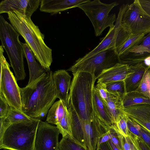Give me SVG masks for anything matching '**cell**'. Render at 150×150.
Masks as SVG:
<instances>
[{"mask_svg":"<svg viewBox=\"0 0 150 150\" xmlns=\"http://www.w3.org/2000/svg\"><path fill=\"white\" fill-rule=\"evenodd\" d=\"M108 93L116 96H124L126 93L124 81H118L105 84Z\"/></svg>","mask_w":150,"mask_h":150,"instance_id":"83f0119b","label":"cell"},{"mask_svg":"<svg viewBox=\"0 0 150 150\" xmlns=\"http://www.w3.org/2000/svg\"><path fill=\"white\" fill-rule=\"evenodd\" d=\"M41 0H4L0 3V14L14 11L31 17L37 9Z\"/></svg>","mask_w":150,"mask_h":150,"instance_id":"5bb4252c","label":"cell"},{"mask_svg":"<svg viewBox=\"0 0 150 150\" xmlns=\"http://www.w3.org/2000/svg\"><path fill=\"white\" fill-rule=\"evenodd\" d=\"M122 111L150 133V104H141L123 108Z\"/></svg>","mask_w":150,"mask_h":150,"instance_id":"9a60e30c","label":"cell"},{"mask_svg":"<svg viewBox=\"0 0 150 150\" xmlns=\"http://www.w3.org/2000/svg\"><path fill=\"white\" fill-rule=\"evenodd\" d=\"M41 120L11 125L0 139V149L10 150H35L37 128Z\"/></svg>","mask_w":150,"mask_h":150,"instance_id":"5b68a950","label":"cell"},{"mask_svg":"<svg viewBox=\"0 0 150 150\" xmlns=\"http://www.w3.org/2000/svg\"><path fill=\"white\" fill-rule=\"evenodd\" d=\"M59 133L57 126L40 120L36 133L35 150H58Z\"/></svg>","mask_w":150,"mask_h":150,"instance_id":"8fae6325","label":"cell"},{"mask_svg":"<svg viewBox=\"0 0 150 150\" xmlns=\"http://www.w3.org/2000/svg\"><path fill=\"white\" fill-rule=\"evenodd\" d=\"M52 76L57 98L67 106L71 76L66 70L60 69L53 73Z\"/></svg>","mask_w":150,"mask_h":150,"instance_id":"ac0fdd59","label":"cell"},{"mask_svg":"<svg viewBox=\"0 0 150 150\" xmlns=\"http://www.w3.org/2000/svg\"><path fill=\"white\" fill-rule=\"evenodd\" d=\"M119 4L114 2L110 4L103 3L99 0H88L78 6L84 12L91 22L95 35H100L107 28L113 27L117 19L115 13L110 12Z\"/></svg>","mask_w":150,"mask_h":150,"instance_id":"52a82bcc","label":"cell"},{"mask_svg":"<svg viewBox=\"0 0 150 150\" xmlns=\"http://www.w3.org/2000/svg\"><path fill=\"white\" fill-rule=\"evenodd\" d=\"M144 11L150 16V0H138Z\"/></svg>","mask_w":150,"mask_h":150,"instance_id":"f35d334b","label":"cell"},{"mask_svg":"<svg viewBox=\"0 0 150 150\" xmlns=\"http://www.w3.org/2000/svg\"><path fill=\"white\" fill-rule=\"evenodd\" d=\"M119 137L120 141L121 150H134V146L128 137H124L120 133Z\"/></svg>","mask_w":150,"mask_h":150,"instance_id":"e575fe53","label":"cell"},{"mask_svg":"<svg viewBox=\"0 0 150 150\" xmlns=\"http://www.w3.org/2000/svg\"><path fill=\"white\" fill-rule=\"evenodd\" d=\"M117 131L122 136L128 137L129 131L128 127L127 115L123 112L119 117L115 124Z\"/></svg>","mask_w":150,"mask_h":150,"instance_id":"1f68e13d","label":"cell"},{"mask_svg":"<svg viewBox=\"0 0 150 150\" xmlns=\"http://www.w3.org/2000/svg\"><path fill=\"white\" fill-rule=\"evenodd\" d=\"M58 148L59 150H86L68 135L62 137L59 142Z\"/></svg>","mask_w":150,"mask_h":150,"instance_id":"f546056e","label":"cell"},{"mask_svg":"<svg viewBox=\"0 0 150 150\" xmlns=\"http://www.w3.org/2000/svg\"><path fill=\"white\" fill-rule=\"evenodd\" d=\"M35 118L31 117L22 111L10 106L6 117L0 118V139L7 129L11 125L31 121Z\"/></svg>","mask_w":150,"mask_h":150,"instance_id":"ffe728a7","label":"cell"},{"mask_svg":"<svg viewBox=\"0 0 150 150\" xmlns=\"http://www.w3.org/2000/svg\"><path fill=\"white\" fill-rule=\"evenodd\" d=\"M8 19L16 30L24 39L41 66L47 71L52 62V50L45 44L44 35L31 17L14 11L7 13Z\"/></svg>","mask_w":150,"mask_h":150,"instance_id":"7a4b0ae2","label":"cell"},{"mask_svg":"<svg viewBox=\"0 0 150 150\" xmlns=\"http://www.w3.org/2000/svg\"><path fill=\"white\" fill-rule=\"evenodd\" d=\"M110 150H121L118 148L112 142L111 139L106 142Z\"/></svg>","mask_w":150,"mask_h":150,"instance_id":"b9f144b4","label":"cell"},{"mask_svg":"<svg viewBox=\"0 0 150 150\" xmlns=\"http://www.w3.org/2000/svg\"><path fill=\"white\" fill-rule=\"evenodd\" d=\"M143 62L146 67L149 68H150V56L146 57Z\"/></svg>","mask_w":150,"mask_h":150,"instance_id":"7bdbcfd3","label":"cell"},{"mask_svg":"<svg viewBox=\"0 0 150 150\" xmlns=\"http://www.w3.org/2000/svg\"><path fill=\"white\" fill-rule=\"evenodd\" d=\"M131 33L121 25L117 17L114 25L109 30L101 42L95 48L82 57L86 59L107 49L112 48L117 50L127 41Z\"/></svg>","mask_w":150,"mask_h":150,"instance_id":"30bf717a","label":"cell"},{"mask_svg":"<svg viewBox=\"0 0 150 150\" xmlns=\"http://www.w3.org/2000/svg\"><path fill=\"white\" fill-rule=\"evenodd\" d=\"M130 67L133 71L125 81L126 93L134 91L137 88L145 72L149 69L143 62Z\"/></svg>","mask_w":150,"mask_h":150,"instance_id":"603a6c76","label":"cell"},{"mask_svg":"<svg viewBox=\"0 0 150 150\" xmlns=\"http://www.w3.org/2000/svg\"><path fill=\"white\" fill-rule=\"evenodd\" d=\"M124 96H116L109 93L106 103L108 111L115 124L119 116L122 113V100Z\"/></svg>","mask_w":150,"mask_h":150,"instance_id":"d4e9b609","label":"cell"},{"mask_svg":"<svg viewBox=\"0 0 150 150\" xmlns=\"http://www.w3.org/2000/svg\"><path fill=\"white\" fill-rule=\"evenodd\" d=\"M96 150H110L107 142L100 144L96 147Z\"/></svg>","mask_w":150,"mask_h":150,"instance_id":"60d3db41","label":"cell"},{"mask_svg":"<svg viewBox=\"0 0 150 150\" xmlns=\"http://www.w3.org/2000/svg\"><path fill=\"white\" fill-rule=\"evenodd\" d=\"M20 34L3 16L0 15V39L1 45L6 51L17 81L25 79V56Z\"/></svg>","mask_w":150,"mask_h":150,"instance_id":"277c9868","label":"cell"},{"mask_svg":"<svg viewBox=\"0 0 150 150\" xmlns=\"http://www.w3.org/2000/svg\"><path fill=\"white\" fill-rule=\"evenodd\" d=\"M62 137L68 135L72 139L71 128V118L67 108L66 109L64 116L61 121L57 126Z\"/></svg>","mask_w":150,"mask_h":150,"instance_id":"f1b7e54d","label":"cell"},{"mask_svg":"<svg viewBox=\"0 0 150 150\" xmlns=\"http://www.w3.org/2000/svg\"><path fill=\"white\" fill-rule=\"evenodd\" d=\"M88 0H41L40 10L42 12L55 14L75 7Z\"/></svg>","mask_w":150,"mask_h":150,"instance_id":"e0dca14e","label":"cell"},{"mask_svg":"<svg viewBox=\"0 0 150 150\" xmlns=\"http://www.w3.org/2000/svg\"><path fill=\"white\" fill-rule=\"evenodd\" d=\"M145 35V34L136 35L131 34L127 41L116 51L119 59L125 55L135 47Z\"/></svg>","mask_w":150,"mask_h":150,"instance_id":"4316f807","label":"cell"},{"mask_svg":"<svg viewBox=\"0 0 150 150\" xmlns=\"http://www.w3.org/2000/svg\"><path fill=\"white\" fill-rule=\"evenodd\" d=\"M118 132L117 135L113 137L111 140L113 143L119 149L121 150V145L119 137Z\"/></svg>","mask_w":150,"mask_h":150,"instance_id":"ab89813d","label":"cell"},{"mask_svg":"<svg viewBox=\"0 0 150 150\" xmlns=\"http://www.w3.org/2000/svg\"><path fill=\"white\" fill-rule=\"evenodd\" d=\"M67 107L60 100L55 102L49 109L46 122L57 126L60 123Z\"/></svg>","mask_w":150,"mask_h":150,"instance_id":"cb8c5ba5","label":"cell"},{"mask_svg":"<svg viewBox=\"0 0 150 150\" xmlns=\"http://www.w3.org/2000/svg\"><path fill=\"white\" fill-rule=\"evenodd\" d=\"M72 74L67 108L73 107L83 121H91L95 116L93 100L96 77L83 71Z\"/></svg>","mask_w":150,"mask_h":150,"instance_id":"3957f363","label":"cell"},{"mask_svg":"<svg viewBox=\"0 0 150 150\" xmlns=\"http://www.w3.org/2000/svg\"><path fill=\"white\" fill-rule=\"evenodd\" d=\"M149 69H150V68H149Z\"/></svg>","mask_w":150,"mask_h":150,"instance_id":"f6af8a7d","label":"cell"},{"mask_svg":"<svg viewBox=\"0 0 150 150\" xmlns=\"http://www.w3.org/2000/svg\"><path fill=\"white\" fill-rule=\"evenodd\" d=\"M128 65L118 63L113 67L103 70L96 78L97 83H107L118 81H124L133 72Z\"/></svg>","mask_w":150,"mask_h":150,"instance_id":"2e32d148","label":"cell"},{"mask_svg":"<svg viewBox=\"0 0 150 150\" xmlns=\"http://www.w3.org/2000/svg\"><path fill=\"white\" fill-rule=\"evenodd\" d=\"M119 57L113 48L101 51L86 59L79 58L67 70L72 73L83 71L97 77L104 70L119 63Z\"/></svg>","mask_w":150,"mask_h":150,"instance_id":"ba28073f","label":"cell"},{"mask_svg":"<svg viewBox=\"0 0 150 150\" xmlns=\"http://www.w3.org/2000/svg\"><path fill=\"white\" fill-rule=\"evenodd\" d=\"M93 104L95 115L107 126L109 127H112L115 124L110 115L106 104L100 98L95 88Z\"/></svg>","mask_w":150,"mask_h":150,"instance_id":"7402d4cb","label":"cell"},{"mask_svg":"<svg viewBox=\"0 0 150 150\" xmlns=\"http://www.w3.org/2000/svg\"><path fill=\"white\" fill-rule=\"evenodd\" d=\"M84 136L87 150H96L99 139L110 127L107 126L95 115L92 120L83 122Z\"/></svg>","mask_w":150,"mask_h":150,"instance_id":"7c38bea8","label":"cell"},{"mask_svg":"<svg viewBox=\"0 0 150 150\" xmlns=\"http://www.w3.org/2000/svg\"><path fill=\"white\" fill-rule=\"evenodd\" d=\"M29 71V79L28 84L30 86L39 80L47 71L35 60L33 52L26 43H22Z\"/></svg>","mask_w":150,"mask_h":150,"instance_id":"d6986e66","label":"cell"},{"mask_svg":"<svg viewBox=\"0 0 150 150\" xmlns=\"http://www.w3.org/2000/svg\"><path fill=\"white\" fill-rule=\"evenodd\" d=\"M117 17L122 26L131 35L150 32V16L143 10L138 0L122 5Z\"/></svg>","mask_w":150,"mask_h":150,"instance_id":"8992f818","label":"cell"},{"mask_svg":"<svg viewBox=\"0 0 150 150\" xmlns=\"http://www.w3.org/2000/svg\"><path fill=\"white\" fill-rule=\"evenodd\" d=\"M52 74L47 71L32 86L20 88L22 110L30 117L40 120L45 117L57 98Z\"/></svg>","mask_w":150,"mask_h":150,"instance_id":"6da1fadb","label":"cell"},{"mask_svg":"<svg viewBox=\"0 0 150 150\" xmlns=\"http://www.w3.org/2000/svg\"><path fill=\"white\" fill-rule=\"evenodd\" d=\"M123 108L141 104H150V99L135 90L125 93L122 100Z\"/></svg>","mask_w":150,"mask_h":150,"instance_id":"484cf974","label":"cell"},{"mask_svg":"<svg viewBox=\"0 0 150 150\" xmlns=\"http://www.w3.org/2000/svg\"><path fill=\"white\" fill-rule=\"evenodd\" d=\"M67 108L70 116L72 139L75 142L87 150L84 139L83 122L73 107Z\"/></svg>","mask_w":150,"mask_h":150,"instance_id":"44dd1931","label":"cell"},{"mask_svg":"<svg viewBox=\"0 0 150 150\" xmlns=\"http://www.w3.org/2000/svg\"><path fill=\"white\" fill-rule=\"evenodd\" d=\"M58 150H59V149Z\"/></svg>","mask_w":150,"mask_h":150,"instance_id":"ee69618b","label":"cell"},{"mask_svg":"<svg viewBox=\"0 0 150 150\" xmlns=\"http://www.w3.org/2000/svg\"><path fill=\"white\" fill-rule=\"evenodd\" d=\"M127 120L129 131L134 135L140 137V133L135 123L132 121L127 115Z\"/></svg>","mask_w":150,"mask_h":150,"instance_id":"8d00e7d4","label":"cell"},{"mask_svg":"<svg viewBox=\"0 0 150 150\" xmlns=\"http://www.w3.org/2000/svg\"><path fill=\"white\" fill-rule=\"evenodd\" d=\"M96 86L95 88L97 92L101 99L106 103L108 98L109 93L106 88L105 83H98Z\"/></svg>","mask_w":150,"mask_h":150,"instance_id":"836d02e7","label":"cell"},{"mask_svg":"<svg viewBox=\"0 0 150 150\" xmlns=\"http://www.w3.org/2000/svg\"><path fill=\"white\" fill-rule=\"evenodd\" d=\"M150 99V69L146 70L140 83L135 90Z\"/></svg>","mask_w":150,"mask_h":150,"instance_id":"4dcf8cb0","label":"cell"},{"mask_svg":"<svg viewBox=\"0 0 150 150\" xmlns=\"http://www.w3.org/2000/svg\"><path fill=\"white\" fill-rule=\"evenodd\" d=\"M10 107L3 97L0 95V118L6 117Z\"/></svg>","mask_w":150,"mask_h":150,"instance_id":"d590c367","label":"cell"},{"mask_svg":"<svg viewBox=\"0 0 150 150\" xmlns=\"http://www.w3.org/2000/svg\"><path fill=\"white\" fill-rule=\"evenodd\" d=\"M128 137L133 145L138 150H150V148L141 137L134 135L129 131Z\"/></svg>","mask_w":150,"mask_h":150,"instance_id":"d6a6232c","label":"cell"},{"mask_svg":"<svg viewBox=\"0 0 150 150\" xmlns=\"http://www.w3.org/2000/svg\"><path fill=\"white\" fill-rule=\"evenodd\" d=\"M136 126L140 133V137L150 148V133L141 127L137 123Z\"/></svg>","mask_w":150,"mask_h":150,"instance_id":"74e56055","label":"cell"},{"mask_svg":"<svg viewBox=\"0 0 150 150\" xmlns=\"http://www.w3.org/2000/svg\"><path fill=\"white\" fill-rule=\"evenodd\" d=\"M4 48L1 45L0 95L10 106L22 111L20 87L10 70V65L4 55Z\"/></svg>","mask_w":150,"mask_h":150,"instance_id":"9c48e42d","label":"cell"},{"mask_svg":"<svg viewBox=\"0 0 150 150\" xmlns=\"http://www.w3.org/2000/svg\"><path fill=\"white\" fill-rule=\"evenodd\" d=\"M150 56V32L146 34L140 42L125 55L120 58V63L129 66L143 62Z\"/></svg>","mask_w":150,"mask_h":150,"instance_id":"4fadbf2b","label":"cell"}]
</instances>
